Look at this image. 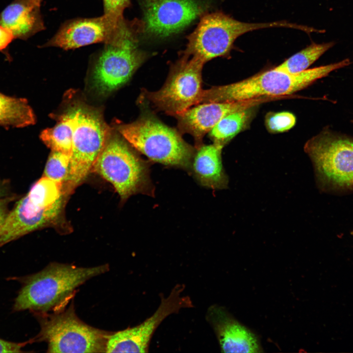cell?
<instances>
[{
	"label": "cell",
	"mask_w": 353,
	"mask_h": 353,
	"mask_svg": "<svg viewBox=\"0 0 353 353\" xmlns=\"http://www.w3.org/2000/svg\"><path fill=\"white\" fill-rule=\"evenodd\" d=\"M109 269L107 264L82 267L52 262L33 274L9 277L7 280L20 285L13 301L12 312L29 311L34 314L62 310L77 288Z\"/></svg>",
	"instance_id": "obj_1"
},
{
	"label": "cell",
	"mask_w": 353,
	"mask_h": 353,
	"mask_svg": "<svg viewBox=\"0 0 353 353\" xmlns=\"http://www.w3.org/2000/svg\"><path fill=\"white\" fill-rule=\"evenodd\" d=\"M351 63L349 59L289 74L275 68L229 84L203 90L199 104L245 101L261 97L287 98L331 72Z\"/></svg>",
	"instance_id": "obj_2"
},
{
	"label": "cell",
	"mask_w": 353,
	"mask_h": 353,
	"mask_svg": "<svg viewBox=\"0 0 353 353\" xmlns=\"http://www.w3.org/2000/svg\"><path fill=\"white\" fill-rule=\"evenodd\" d=\"M121 135L150 160L190 171L196 149L180 132L153 115L145 114L136 121L119 125Z\"/></svg>",
	"instance_id": "obj_3"
},
{
	"label": "cell",
	"mask_w": 353,
	"mask_h": 353,
	"mask_svg": "<svg viewBox=\"0 0 353 353\" xmlns=\"http://www.w3.org/2000/svg\"><path fill=\"white\" fill-rule=\"evenodd\" d=\"M144 27L142 20H126L114 41L104 44L93 71L94 85L101 93L111 92L126 83L147 58L139 47Z\"/></svg>",
	"instance_id": "obj_4"
},
{
	"label": "cell",
	"mask_w": 353,
	"mask_h": 353,
	"mask_svg": "<svg viewBox=\"0 0 353 353\" xmlns=\"http://www.w3.org/2000/svg\"><path fill=\"white\" fill-rule=\"evenodd\" d=\"M272 27L299 30L302 25L286 21L250 23L238 21L220 11L206 12L200 18L195 29L187 37L186 49L181 54L196 57L205 63L229 54L238 37L248 32Z\"/></svg>",
	"instance_id": "obj_5"
},
{
	"label": "cell",
	"mask_w": 353,
	"mask_h": 353,
	"mask_svg": "<svg viewBox=\"0 0 353 353\" xmlns=\"http://www.w3.org/2000/svg\"><path fill=\"white\" fill-rule=\"evenodd\" d=\"M33 315L40 331L31 339V343L46 342L48 353H106L112 332L81 321L76 313L73 301L66 309Z\"/></svg>",
	"instance_id": "obj_6"
},
{
	"label": "cell",
	"mask_w": 353,
	"mask_h": 353,
	"mask_svg": "<svg viewBox=\"0 0 353 353\" xmlns=\"http://www.w3.org/2000/svg\"><path fill=\"white\" fill-rule=\"evenodd\" d=\"M91 172L110 182L122 201L132 195L154 194L150 164L135 153L121 138L110 136Z\"/></svg>",
	"instance_id": "obj_7"
},
{
	"label": "cell",
	"mask_w": 353,
	"mask_h": 353,
	"mask_svg": "<svg viewBox=\"0 0 353 353\" xmlns=\"http://www.w3.org/2000/svg\"><path fill=\"white\" fill-rule=\"evenodd\" d=\"M304 150L321 190L353 191V139L324 130L309 140Z\"/></svg>",
	"instance_id": "obj_8"
},
{
	"label": "cell",
	"mask_w": 353,
	"mask_h": 353,
	"mask_svg": "<svg viewBox=\"0 0 353 353\" xmlns=\"http://www.w3.org/2000/svg\"><path fill=\"white\" fill-rule=\"evenodd\" d=\"M76 124L68 177L63 184L66 197L91 172L111 135L110 127L97 110L86 106L73 108Z\"/></svg>",
	"instance_id": "obj_9"
},
{
	"label": "cell",
	"mask_w": 353,
	"mask_h": 353,
	"mask_svg": "<svg viewBox=\"0 0 353 353\" xmlns=\"http://www.w3.org/2000/svg\"><path fill=\"white\" fill-rule=\"evenodd\" d=\"M174 64L164 85L155 92L144 91L145 98L157 110L175 116L199 104L202 92V72L205 64L181 54Z\"/></svg>",
	"instance_id": "obj_10"
},
{
	"label": "cell",
	"mask_w": 353,
	"mask_h": 353,
	"mask_svg": "<svg viewBox=\"0 0 353 353\" xmlns=\"http://www.w3.org/2000/svg\"><path fill=\"white\" fill-rule=\"evenodd\" d=\"M143 12V35L164 39L176 34L207 12L202 0H140Z\"/></svg>",
	"instance_id": "obj_11"
},
{
	"label": "cell",
	"mask_w": 353,
	"mask_h": 353,
	"mask_svg": "<svg viewBox=\"0 0 353 353\" xmlns=\"http://www.w3.org/2000/svg\"><path fill=\"white\" fill-rule=\"evenodd\" d=\"M184 288V285L177 284L169 295L161 297L155 312L140 324L112 333L107 342L106 353L148 352L151 339L162 322L182 308L193 307L190 298L182 295Z\"/></svg>",
	"instance_id": "obj_12"
},
{
	"label": "cell",
	"mask_w": 353,
	"mask_h": 353,
	"mask_svg": "<svg viewBox=\"0 0 353 353\" xmlns=\"http://www.w3.org/2000/svg\"><path fill=\"white\" fill-rule=\"evenodd\" d=\"M125 18L109 14L94 18H77L64 22L42 47H54L65 50L114 41Z\"/></svg>",
	"instance_id": "obj_13"
},
{
	"label": "cell",
	"mask_w": 353,
	"mask_h": 353,
	"mask_svg": "<svg viewBox=\"0 0 353 353\" xmlns=\"http://www.w3.org/2000/svg\"><path fill=\"white\" fill-rule=\"evenodd\" d=\"M276 97H261L253 99L224 102L203 103L194 105L175 117L177 120L180 133L191 135L195 149L202 145L204 135L228 114L276 100Z\"/></svg>",
	"instance_id": "obj_14"
},
{
	"label": "cell",
	"mask_w": 353,
	"mask_h": 353,
	"mask_svg": "<svg viewBox=\"0 0 353 353\" xmlns=\"http://www.w3.org/2000/svg\"><path fill=\"white\" fill-rule=\"evenodd\" d=\"M206 318L223 353H261L257 336L234 318L224 307L210 306Z\"/></svg>",
	"instance_id": "obj_15"
},
{
	"label": "cell",
	"mask_w": 353,
	"mask_h": 353,
	"mask_svg": "<svg viewBox=\"0 0 353 353\" xmlns=\"http://www.w3.org/2000/svg\"><path fill=\"white\" fill-rule=\"evenodd\" d=\"M62 205L38 209L30 204L26 196L21 198L9 212L0 230V248L31 232L54 223Z\"/></svg>",
	"instance_id": "obj_16"
},
{
	"label": "cell",
	"mask_w": 353,
	"mask_h": 353,
	"mask_svg": "<svg viewBox=\"0 0 353 353\" xmlns=\"http://www.w3.org/2000/svg\"><path fill=\"white\" fill-rule=\"evenodd\" d=\"M43 0H14L0 13V25L14 39L25 40L46 27L41 14Z\"/></svg>",
	"instance_id": "obj_17"
},
{
	"label": "cell",
	"mask_w": 353,
	"mask_h": 353,
	"mask_svg": "<svg viewBox=\"0 0 353 353\" xmlns=\"http://www.w3.org/2000/svg\"><path fill=\"white\" fill-rule=\"evenodd\" d=\"M223 147L214 142L196 149L189 172L202 186L212 189L227 188L228 178L221 157Z\"/></svg>",
	"instance_id": "obj_18"
},
{
	"label": "cell",
	"mask_w": 353,
	"mask_h": 353,
	"mask_svg": "<svg viewBox=\"0 0 353 353\" xmlns=\"http://www.w3.org/2000/svg\"><path fill=\"white\" fill-rule=\"evenodd\" d=\"M76 121L73 109L58 117L57 124L41 133L40 137L51 151H60L71 156Z\"/></svg>",
	"instance_id": "obj_19"
},
{
	"label": "cell",
	"mask_w": 353,
	"mask_h": 353,
	"mask_svg": "<svg viewBox=\"0 0 353 353\" xmlns=\"http://www.w3.org/2000/svg\"><path fill=\"white\" fill-rule=\"evenodd\" d=\"M35 122L34 113L26 100L0 92V126L23 127Z\"/></svg>",
	"instance_id": "obj_20"
},
{
	"label": "cell",
	"mask_w": 353,
	"mask_h": 353,
	"mask_svg": "<svg viewBox=\"0 0 353 353\" xmlns=\"http://www.w3.org/2000/svg\"><path fill=\"white\" fill-rule=\"evenodd\" d=\"M35 207L47 209L63 204V184L43 176L36 181L26 195Z\"/></svg>",
	"instance_id": "obj_21"
},
{
	"label": "cell",
	"mask_w": 353,
	"mask_h": 353,
	"mask_svg": "<svg viewBox=\"0 0 353 353\" xmlns=\"http://www.w3.org/2000/svg\"><path fill=\"white\" fill-rule=\"evenodd\" d=\"M252 108L236 111L225 116L209 131L210 137L214 143L224 146L247 126L253 114Z\"/></svg>",
	"instance_id": "obj_22"
},
{
	"label": "cell",
	"mask_w": 353,
	"mask_h": 353,
	"mask_svg": "<svg viewBox=\"0 0 353 353\" xmlns=\"http://www.w3.org/2000/svg\"><path fill=\"white\" fill-rule=\"evenodd\" d=\"M333 42L316 44L313 43L293 54L275 68L289 74H297L307 69L325 52L331 48Z\"/></svg>",
	"instance_id": "obj_23"
},
{
	"label": "cell",
	"mask_w": 353,
	"mask_h": 353,
	"mask_svg": "<svg viewBox=\"0 0 353 353\" xmlns=\"http://www.w3.org/2000/svg\"><path fill=\"white\" fill-rule=\"evenodd\" d=\"M70 157L62 152L51 151L45 166L44 176L64 184L69 174Z\"/></svg>",
	"instance_id": "obj_24"
},
{
	"label": "cell",
	"mask_w": 353,
	"mask_h": 353,
	"mask_svg": "<svg viewBox=\"0 0 353 353\" xmlns=\"http://www.w3.org/2000/svg\"><path fill=\"white\" fill-rule=\"evenodd\" d=\"M267 129L272 132H281L291 128L296 123L295 116L288 112L270 113L266 118Z\"/></svg>",
	"instance_id": "obj_25"
},
{
	"label": "cell",
	"mask_w": 353,
	"mask_h": 353,
	"mask_svg": "<svg viewBox=\"0 0 353 353\" xmlns=\"http://www.w3.org/2000/svg\"><path fill=\"white\" fill-rule=\"evenodd\" d=\"M104 14L123 17L125 10L131 5L130 0H102Z\"/></svg>",
	"instance_id": "obj_26"
},
{
	"label": "cell",
	"mask_w": 353,
	"mask_h": 353,
	"mask_svg": "<svg viewBox=\"0 0 353 353\" xmlns=\"http://www.w3.org/2000/svg\"><path fill=\"white\" fill-rule=\"evenodd\" d=\"M31 343L30 340L22 342H16L4 339L0 337V353H22V349L28 344Z\"/></svg>",
	"instance_id": "obj_27"
},
{
	"label": "cell",
	"mask_w": 353,
	"mask_h": 353,
	"mask_svg": "<svg viewBox=\"0 0 353 353\" xmlns=\"http://www.w3.org/2000/svg\"><path fill=\"white\" fill-rule=\"evenodd\" d=\"M15 199L13 196H7L0 199V230L9 213V203Z\"/></svg>",
	"instance_id": "obj_28"
},
{
	"label": "cell",
	"mask_w": 353,
	"mask_h": 353,
	"mask_svg": "<svg viewBox=\"0 0 353 353\" xmlns=\"http://www.w3.org/2000/svg\"><path fill=\"white\" fill-rule=\"evenodd\" d=\"M14 39L8 30L0 25V51L5 50Z\"/></svg>",
	"instance_id": "obj_29"
},
{
	"label": "cell",
	"mask_w": 353,
	"mask_h": 353,
	"mask_svg": "<svg viewBox=\"0 0 353 353\" xmlns=\"http://www.w3.org/2000/svg\"><path fill=\"white\" fill-rule=\"evenodd\" d=\"M9 192V184L8 181L0 179V199L7 197Z\"/></svg>",
	"instance_id": "obj_30"
}]
</instances>
